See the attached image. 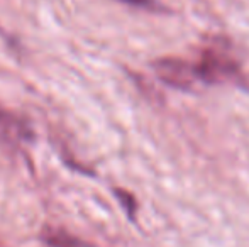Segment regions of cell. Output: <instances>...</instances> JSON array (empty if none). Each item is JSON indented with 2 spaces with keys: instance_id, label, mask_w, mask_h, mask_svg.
<instances>
[{
  "instance_id": "obj_1",
  "label": "cell",
  "mask_w": 249,
  "mask_h": 247,
  "mask_svg": "<svg viewBox=\"0 0 249 247\" xmlns=\"http://www.w3.org/2000/svg\"><path fill=\"white\" fill-rule=\"evenodd\" d=\"M198 80L210 85L226 82H237L239 80V66L237 63L229 58L227 54H220L215 51L203 53L198 65H195Z\"/></svg>"
},
{
  "instance_id": "obj_2",
  "label": "cell",
  "mask_w": 249,
  "mask_h": 247,
  "mask_svg": "<svg viewBox=\"0 0 249 247\" xmlns=\"http://www.w3.org/2000/svg\"><path fill=\"white\" fill-rule=\"evenodd\" d=\"M153 68L161 82L178 90H190L194 86V83L198 80L195 65L177 60V58L158 60L153 63Z\"/></svg>"
},
{
  "instance_id": "obj_3",
  "label": "cell",
  "mask_w": 249,
  "mask_h": 247,
  "mask_svg": "<svg viewBox=\"0 0 249 247\" xmlns=\"http://www.w3.org/2000/svg\"><path fill=\"white\" fill-rule=\"evenodd\" d=\"M26 127L16 117L0 110V142L2 144H16L20 139H26Z\"/></svg>"
},
{
  "instance_id": "obj_4",
  "label": "cell",
  "mask_w": 249,
  "mask_h": 247,
  "mask_svg": "<svg viewBox=\"0 0 249 247\" xmlns=\"http://www.w3.org/2000/svg\"><path fill=\"white\" fill-rule=\"evenodd\" d=\"M44 237H46L48 244H51L53 247H93V246L87 244V242L80 241V239L63 234L61 231H51L50 234H46Z\"/></svg>"
},
{
  "instance_id": "obj_5",
  "label": "cell",
  "mask_w": 249,
  "mask_h": 247,
  "mask_svg": "<svg viewBox=\"0 0 249 247\" xmlns=\"http://www.w3.org/2000/svg\"><path fill=\"white\" fill-rule=\"evenodd\" d=\"M115 193H117V197L122 200V203H125L124 207H125V210H127L129 217H131V218H134V210H136L134 198H132L129 193H125V191H122V190H117V191H115Z\"/></svg>"
},
{
  "instance_id": "obj_6",
  "label": "cell",
  "mask_w": 249,
  "mask_h": 247,
  "mask_svg": "<svg viewBox=\"0 0 249 247\" xmlns=\"http://www.w3.org/2000/svg\"><path fill=\"white\" fill-rule=\"evenodd\" d=\"M121 2L129 3V5L142 7V9H154V7H156L154 0H121Z\"/></svg>"
}]
</instances>
